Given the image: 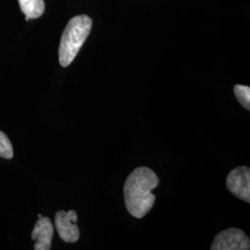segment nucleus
Listing matches in <instances>:
<instances>
[{
    "label": "nucleus",
    "instance_id": "obj_10",
    "mask_svg": "<svg viewBox=\"0 0 250 250\" xmlns=\"http://www.w3.org/2000/svg\"><path fill=\"white\" fill-rule=\"evenodd\" d=\"M42 217H43V216H42V215H41V214L38 215V219H39V218H42Z\"/></svg>",
    "mask_w": 250,
    "mask_h": 250
},
{
    "label": "nucleus",
    "instance_id": "obj_5",
    "mask_svg": "<svg viewBox=\"0 0 250 250\" xmlns=\"http://www.w3.org/2000/svg\"><path fill=\"white\" fill-rule=\"evenodd\" d=\"M78 217L74 210H60L55 216V226L60 237L66 243H75L80 237L78 226L75 224Z\"/></svg>",
    "mask_w": 250,
    "mask_h": 250
},
{
    "label": "nucleus",
    "instance_id": "obj_9",
    "mask_svg": "<svg viewBox=\"0 0 250 250\" xmlns=\"http://www.w3.org/2000/svg\"><path fill=\"white\" fill-rule=\"evenodd\" d=\"M13 157V147L8 136L0 131V158L10 160Z\"/></svg>",
    "mask_w": 250,
    "mask_h": 250
},
{
    "label": "nucleus",
    "instance_id": "obj_3",
    "mask_svg": "<svg viewBox=\"0 0 250 250\" xmlns=\"http://www.w3.org/2000/svg\"><path fill=\"white\" fill-rule=\"evenodd\" d=\"M250 238L242 230L229 228L217 234L211 245V250H249Z\"/></svg>",
    "mask_w": 250,
    "mask_h": 250
},
{
    "label": "nucleus",
    "instance_id": "obj_6",
    "mask_svg": "<svg viewBox=\"0 0 250 250\" xmlns=\"http://www.w3.org/2000/svg\"><path fill=\"white\" fill-rule=\"evenodd\" d=\"M53 233L54 227L51 221L47 217L39 218L31 234L32 239L36 241L35 250H50Z\"/></svg>",
    "mask_w": 250,
    "mask_h": 250
},
{
    "label": "nucleus",
    "instance_id": "obj_4",
    "mask_svg": "<svg viewBox=\"0 0 250 250\" xmlns=\"http://www.w3.org/2000/svg\"><path fill=\"white\" fill-rule=\"evenodd\" d=\"M226 187L233 196L250 203V169L240 166L232 170L226 180Z\"/></svg>",
    "mask_w": 250,
    "mask_h": 250
},
{
    "label": "nucleus",
    "instance_id": "obj_7",
    "mask_svg": "<svg viewBox=\"0 0 250 250\" xmlns=\"http://www.w3.org/2000/svg\"><path fill=\"white\" fill-rule=\"evenodd\" d=\"M21 10L24 13L25 20L41 17L45 12L44 0H18Z\"/></svg>",
    "mask_w": 250,
    "mask_h": 250
},
{
    "label": "nucleus",
    "instance_id": "obj_2",
    "mask_svg": "<svg viewBox=\"0 0 250 250\" xmlns=\"http://www.w3.org/2000/svg\"><path fill=\"white\" fill-rule=\"evenodd\" d=\"M92 25V19L87 15H78L68 22L59 47V61L62 67H68L76 58L89 36Z\"/></svg>",
    "mask_w": 250,
    "mask_h": 250
},
{
    "label": "nucleus",
    "instance_id": "obj_8",
    "mask_svg": "<svg viewBox=\"0 0 250 250\" xmlns=\"http://www.w3.org/2000/svg\"><path fill=\"white\" fill-rule=\"evenodd\" d=\"M234 95L238 102L241 104L246 109H250V86L236 84L234 85Z\"/></svg>",
    "mask_w": 250,
    "mask_h": 250
},
{
    "label": "nucleus",
    "instance_id": "obj_1",
    "mask_svg": "<svg viewBox=\"0 0 250 250\" xmlns=\"http://www.w3.org/2000/svg\"><path fill=\"white\" fill-rule=\"evenodd\" d=\"M159 184L157 174L147 167H139L131 172L124 188L125 206L130 214L142 219L149 212L156 201L152 190Z\"/></svg>",
    "mask_w": 250,
    "mask_h": 250
}]
</instances>
